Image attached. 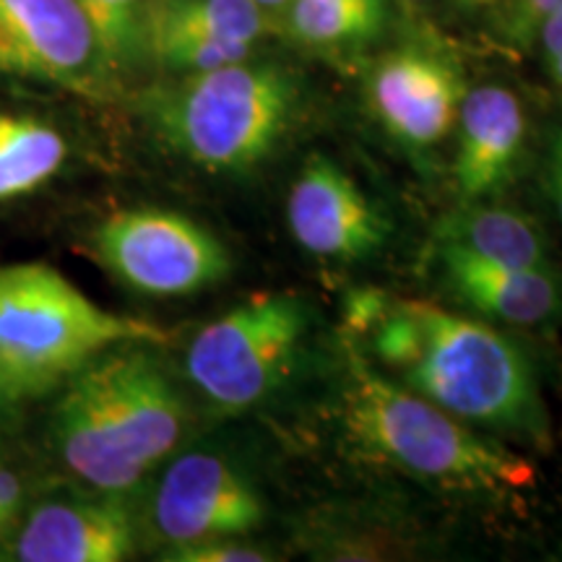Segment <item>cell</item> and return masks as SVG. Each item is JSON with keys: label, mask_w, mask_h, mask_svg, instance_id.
I'll return each instance as SVG.
<instances>
[{"label": "cell", "mask_w": 562, "mask_h": 562, "mask_svg": "<svg viewBox=\"0 0 562 562\" xmlns=\"http://www.w3.org/2000/svg\"><path fill=\"white\" fill-rule=\"evenodd\" d=\"M154 344H121L63 383L50 446L83 487L125 495L180 446L188 404Z\"/></svg>", "instance_id": "2"}, {"label": "cell", "mask_w": 562, "mask_h": 562, "mask_svg": "<svg viewBox=\"0 0 562 562\" xmlns=\"http://www.w3.org/2000/svg\"><path fill=\"white\" fill-rule=\"evenodd\" d=\"M165 560L172 562H263L271 560L256 547L240 544L237 539H214V542H203L193 547H180V550H170Z\"/></svg>", "instance_id": "22"}, {"label": "cell", "mask_w": 562, "mask_h": 562, "mask_svg": "<svg viewBox=\"0 0 562 562\" xmlns=\"http://www.w3.org/2000/svg\"><path fill=\"white\" fill-rule=\"evenodd\" d=\"M11 406H16V402H11V398L5 396V393H3V389H0V432H3V427H5V419H9V412H11Z\"/></svg>", "instance_id": "25"}, {"label": "cell", "mask_w": 562, "mask_h": 562, "mask_svg": "<svg viewBox=\"0 0 562 562\" xmlns=\"http://www.w3.org/2000/svg\"><path fill=\"white\" fill-rule=\"evenodd\" d=\"M91 243L112 277L151 297L199 294L232 269L220 237L167 209L117 211L94 229Z\"/></svg>", "instance_id": "7"}, {"label": "cell", "mask_w": 562, "mask_h": 562, "mask_svg": "<svg viewBox=\"0 0 562 562\" xmlns=\"http://www.w3.org/2000/svg\"><path fill=\"white\" fill-rule=\"evenodd\" d=\"M435 245L463 250L490 263L539 269L552 266L539 224L524 211L492 206L487 201H461L435 229Z\"/></svg>", "instance_id": "15"}, {"label": "cell", "mask_w": 562, "mask_h": 562, "mask_svg": "<svg viewBox=\"0 0 562 562\" xmlns=\"http://www.w3.org/2000/svg\"><path fill=\"white\" fill-rule=\"evenodd\" d=\"M37 495L30 476L21 469L0 463V558L9 552L13 533H16L21 518Z\"/></svg>", "instance_id": "21"}, {"label": "cell", "mask_w": 562, "mask_h": 562, "mask_svg": "<svg viewBox=\"0 0 562 562\" xmlns=\"http://www.w3.org/2000/svg\"><path fill=\"white\" fill-rule=\"evenodd\" d=\"M300 89L277 63H229L188 74L159 108L172 149L209 172L261 167L292 131Z\"/></svg>", "instance_id": "5"}, {"label": "cell", "mask_w": 562, "mask_h": 562, "mask_svg": "<svg viewBox=\"0 0 562 562\" xmlns=\"http://www.w3.org/2000/svg\"><path fill=\"white\" fill-rule=\"evenodd\" d=\"M258 5H263L266 11H273V9H284L286 3H290V0H256Z\"/></svg>", "instance_id": "27"}, {"label": "cell", "mask_w": 562, "mask_h": 562, "mask_svg": "<svg viewBox=\"0 0 562 562\" xmlns=\"http://www.w3.org/2000/svg\"><path fill=\"white\" fill-rule=\"evenodd\" d=\"M463 97L459 70L432 53L396 50L370 76L372 110L412 149H430L453 131Z\"/></svg>", "instance_id": "12"}, {"label": "cell", "mask_w": 562, "mask_h": 562, "mask_svg": "<svg viewBox=\"0 0 562 562\" xmlns=\"http://www.w3.org/2000/svg\"><path fill=\"white\" fill-rule=\"evenodd\" d=\"M0 74L108 94L110 68L79 0H0Z\"/></svg>", "instance_id": "9"}, {"label": "cell", "mask_w": 562, "mask_h": 562, "mask_svg": "<svg viewBox=\"0 0 562 562\" xmlns=\"http://www.w3.org/2000/svg\"><path fill=\"white\" fill-rule=\"evenodd\" d=\"M547 186H550L552 203L562 220V131L554 133L550 154H547Z\"/></svg>", "instance_id": "24"}, {"label": "cell", "mask_w": 562, "mask_h": 562, "mask_svg": "<svg viewBox=\"0 0 562 562\" xmlns=\"http://www.w3.org/2000/svg\"><path fill=\"white\" fill-rule=\"evenodd\" d=\"M347 334L381 372L469 425L544 446L537 372L516 341L427 300L349 294Z\"/></svg>", "instance_id": "1"}, {"label": "cell", "mask_w": 562, "mask_h": 562, "mask_svg": "<svg viewBox=\"0 0 562 562\" xmlns=\"http://www.w3.org/2000/svg\"><path fill=\"white\" fill-rule=\"evenodd\" d=\"M290 30L315 47L360 45L383 32L389 0H290Z\"/></svg>", "instance_id": "18"}, {"label": "cell", "mask_w": 562, "mask_h": 562, "mask_svg": "<svg viewBox=\"0 0 562 562\" xmlns=\"http://www.w3.org/2000/svg\"><path fill=\"white\" fill-rule=\"evenodd\" d=\"M453 182L461 201H487L513 180L526 144V115L505 87L467 91L459 117Z\"/></svg>", "instance_id": "13"}, {"label": "cell", "mask_w": 562, "mask_h": 562, "mask_svg": "<svg viewBox=\"0 0 562 562\" xmlns=\"http://www.w3.org/2000/svg\"><path fill=\"white\" fill-rule=\"evenodd\" d=\"M547 63H550V74H552V79L558 81L560 87H562V55H558V58H550Z\"/></svg>", "instance_id": "26"}, {"label": "cell", "mask_w": 562, "mask_h": 562, "mask_svg": "<svg viewBox=\"0 0 562 562\" xmlns=\"http://www.w3.org/2000/svg\"><path fill=\"white\" fill-rule=\"evenodd\" d=\"M307 328L311 311L297 294H252L195 334L188 381L214 409H252L290 378Z\"/></svg>", "instance_id": "6"}, {"label": "cell", "mask_w": 562, "mask_h": 562, "mask_svg": "<svg viewBox=\"0 0 562 562\" xmlns=\"http://www.w3.org/2000/svg\"><path fill=\"white\" fill-rule=\"evenodd\" d=\"M167 341L157 323L104 311L53 266H0V389L11 402L58 389L112 347Z\"/></svg>", "instance_id": "4"}, {"label": "cell", "mask_w": 562, "mask_h": 562, "mask_svg": "<svg viewBox=\"0 0 562 562\" xmlns=\"http://www.w3.org/2000/svg\"><path fill=\"white\" fill-rule=\"evenodd\" d=\"M68 144L53 125L26 115H0V203L47 186L63 170Z\"/></svg>", "instance_id": "17"}, {"label": "cell", "mask_w": 562, "mask_h": 562, "mask_svg": "<svg viewBox=\"0 0 562 562\" xmlns=\"http://www.w3.org/2000/svg\"><path fill=\"white\" fill-rule=\"evenodd\" d=\"M250 42L237 40H178L165 42V45L151 47L161 66L182 70V74H201V70H214L229 63L248 60L252 53Z\"/></svg>", "instance_id": "20"}, {"label": "cell", "mask_w": 562, "mask_h": 562, "mask_svg": "<svg viewBox=\"0 0 562 562\" xmlns=\"http://www.w3.org/2000/svg\"><path fill=\"white\" fill-rule=\"evenodd\" d=\"M269 16L256 0H159L146 9V47L178 40H237L256 45Z\"/></svg>", "instance_id": "16"}, {"label": "cell", "mask_w": 562, "mask_h": 562, "mask_svg": "<svg viewBox=\"0 0 562 562\" xmlns=\"http://www.w3.org/2000/svg\"><path fill=\"white\" fill-rule=\"evenodd\" d=\"M9 552L21 562H121L136 552V524L117 492H37Z\"/></svg>", "instance_id": "10"}, {"label": "cell", "mask_w": 562, "mask_h": 562, "mask_svg": "<svg viewBox=\"0 0 562 562\" xmlns=\"http://www.w3.org/2000/svg\"><path fill=\"white\" fill-rule=\"evenodd\" d=\"M442 281L459 302L508 326H544L562 318V277L552 266L490 263L469 252L435 245Z\"/></svg>", "instance_id": "14"}, {"label": "cell", "mask_w": 562, "mask_h": 562, "mask_svg": "<svg viewBox=\"0 0 562 562\" xmlns=\"http://www.w3.org/2000/svg\"><path fill=\"white\" fill-rule=\"evenodd\" d=\"M110 74L128 68L146 47V0H79Z\"/></svg>", "instance_id": "19"}, {"label": "cell", "mask_w": 562, "mask_h": 562, "mask_svg": "<svg viewBox=\"0 0 562 562\" xmlns=\"http://www.w3.org/2000/svg\"><path fill=\"white\" fill-rule=\"evenodd\" d=\"M339 344L344 351L341 417L362 453L414 480L469 495H508L531 482L533 469L524 456L391 381L347 331Z\"/></svg>", "instance_id": "3"}, {"label": "cell", "mask_w": 562, "mask_h": 562, "mask_svg": "<svg viewBox=\"0 0 562 562\" xmlns=\"http://www.w3.org/2000/svg\"><path fill=\"white\" fill-rule=\"evenodd\" d=\"M294 243L323 261H362L389 243L391 224L331 159L313 154L286 195Z\"/></svg>", "instance_id": "11"}, {"label": "cell", "mask_w": 562, "mask_h": 562, "mask_svg": "<svg viewBox=\"0 0 562 562\" xmlns=\"http://www.w3.org/2000/svg\"><path fill=\"white\" fill-rule=\"evenodd\" d=\"M560 5L562 0H516L508 21V34H513L516 40L533 37L539 24H542L552 11H558Z\"/></svg>", "instance_id": "23"}, {"label": "cell", "mask_w": 562, "mask_h": 562, "mask_svg": "<svg viewBox=\"0 0 562 562\" xmlns=\"http://www.w3.org/2000/svg\"><path fill=\"white\" fill-rule=\"evenodd\" d=\"M261 492L227 456L186 451L161 469L151 497L154 533L170 550L240 539L263 524Z\"/></svg>", "instance_id": "8"}]
</instances>
